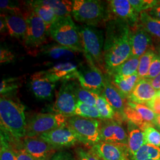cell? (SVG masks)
Listing matches in <instances>:
<instances>
[{"label":"cell","instance_id":"33","mask_svg":"<svg viewBox=\"0 0 160 160\" xmlns=\"http://www.w3.org/2000/svg\"><path fill=\"white\" fill-rule=\"evenodd\" d=\"M73 116H78L86 118L102 119V117L96 106H92L78 101Z\"/></svg>","mask_w":160,"mask_h":160},{"label":"cell","instance_id":"21","mask_svg":"<svg viewBox=\"0 0 160 160\" xmlns=\"http://www.w3.org/2000/svg\"><path fill=\"white\" fill-rule=\"evenodd\" d=\"M1 14L6 20L9 34L12 38L23 40V42L27 33L28 24L23 12Z\"/></svg>","mask_w":160,"mask_h":160},{"label":"cell","instance_id":"45","mask_svg":"<svg viewBox=\"0 0 160 160\" xmlns=\"http://www.w3.org/2000/svg\"><path fill=\"white\" fill-rule=\"evenodd\" d=\"M146 104L155 114L160 115V96L157 94L153 99Z\"/></svg>","mask_w":160,"mask_h":160},{"label":"cell","instance_id":"13","mask_svg":"<svg viewBox=\"0 0 160 160\" xmlns=\"http://www.w3.org/2000/svg\"><path fill=\"white\" fill-rule=\"evenodd\" d=\"M39 137L58 151L72 147L79 142L74 132L68 125L42 134Z\"/></svg>","mask_w":160,"mask_h":160},{"label":"cell","instance_id":"23","mask_svg":"<svg viewBox=\"0 0 160 160\" xmlns=\"http://www.w3.org/2000/svg\"><path fill=\"white\" fill-rule=\"evenodd\" d=\"M127 126L128 132V148L130 157L132 160L139 149L145 144L144 133L130 121L128 120Z\"/></svg>","mask_w":160,"mask_h":160},{"label":"cell","instance_id":"46","mask_svg":"<svg viewBox=\"0 0 160 160\" xmlns=\"http://www.w3.org/2000/svg\"><path fill=\"white\" fill-rule=\"evenodd\" d=\"M16 155V160H36L29 154L24 149H14Z\"/></svg>","mask_w":160,"mask_h":160},{"label":"cell","instance_id":"25","mask_svg":"<svg viewBox=\"0 0 160 160\" xmlns=\"http://www.w3.org/2000/svg\"><path fill=\"white\" fill-rule=\"evenodd\" d=\"M111 77L113 78L112 80L114 86L126 98L129 96L138 81L140 80L137 73L128 77L114 75Z\"/></svg>","mask_w":160,"mask_h":160},{"label":"cell","instance_id":"47","mask_svg":"<svg viewBox=\"0 0 160 160\" xmlns=\"http://www.w3.org/2000/svg\"><path fill=\"white\" fill-rule=\"evenodd\" d=\"M147 12H148L149 14L152 16L160 20V4L159 2V4L157 6H155L153 8L147 10Z\"/></svg>","mask_w":160,"mask_h":160},{"label":"cell","instance_id":"14","mask_svg":"<svg viewBox=\"0 0 160 160\" xmlns=\"http://www.w3.org/2000/svg\"><path fill=\"white\" fill-rule=\"evenodd\" d=\"M110 20L119 19L129 24L131 29L139 23V14L135 11L129 0L108 1Z\"/></svg>","mask_w":160,"mask_h":160},{"label":"cell","instance_id":"24","mask_svg":"<svg viewBox=\"0 0 160 160\" xmlns=\"http://www.w3.org/2000/svg\"><path fill=\"white\" fill-rule=\"evenodd\" d=\"M26 5L28 6L49 27L58 17L51 8L49 6L40 4L38 0L28 1L26 2Z\"/></svg>","mask_w":160,"mask_h":160},{"label":"cell","instance_id":"49","mask_svg":"<svg viewBox=\"0 0 160 160\" xmlns=\"http://www.w3.org/2000/svg\"><path fill=\"white\" fill-rule=\"evenodd\" d=\"M155 90L160 91V74L152 79H147Z\"/></svg>","mask_w":160,"mask_h":160},{"label":"cell","instance_id":"28","mask_svg":"<svg viewBox=\"0 0 160 160\" xmlns=\"http://www.w3.org/2000/svg\"><path fill=\"white\" fill-rule=\"evenodd\" d=\"M10 135L1 129V160H16L15 150L10 142Z\"/></svg>","mask_w":160,"mask_h":160},{"label":"cell","instance_id":"41","mask_svg":"<svg viewBox=\"0 0 160 160\" xmlns=\"http://www.w3.org/2000/svg\"><path fill=\"white\" fill-rule=\"evenodd\" d=\"M160 74V55L156 53L145 79H152Z\"/></svg>","mask_w":160,"mask_h":160},{"label":"cell","instance_id":"48","mask_svg":"<svg viewBox=\"0 0 160 160\" xmlns=\"http://www.w3.org/2000/svg\"><path fill=\"white\" fill-rule=\"evenodd\" d=\"M0 30H1V34L4 35V34H9L6 20L4 18V17L1 14V19H0Z\"/></svg>","mask_w":160,"mask_h":160},{"label":"cell","instance_id":"11","mask_svg":"<svg viewBox=\"0 0 160 160\" xmlns=\"http://www.w3.org/2000/svg\"><path fill=\"white\" fill-rule=\"evenodd\" d=\"M111 77L106 74L105 86L102 96L111 105L115 112L113 120L120 123L127 120L125 115V108L126 107V98L114 86L111 80Z\"/></svg>","mask_w":160,"mask_h":160},{"label":"cell","instance_id":"12","mask_svg":"<svg viewBox=\"0 0 160 160\" xmlns=\"http://www.w3.org/2000/svg\"><path fill=\"white\" fill-rule=\"evenodd\" d=\"M100 120L102 141L128 147V134L122 123L113 119Z\"/></svg>","mask_w":160,"mask_h":160},{"label":"cell","instance_id":"10","mask_svg":"<svg viewBox=\"0 0 160 160\" xmlns=\"http://www.w3.org/2000/svg\"><path fill=\"white\" fill-rule=\"evenodd\" d=\"M74 81L63 82L58 91L53 110L55 113L67 117L74 115L77 99L74 89Z\"/></svg>","mask_w":160,"mask_h":160},{"label":"cell","instance_id":"17","mask_svg":"<svg viewBox=\"0 0 160 160\" xmlns=\"http://www.w3.org/2000/svg\"><path fill=\"white\" fill-rule=\"evenodd\" d=\"M90 151L102 160H130L128 147L116 144L101 141Z\"/></svg>","mask_w":160,"mask_h":160},{"label":"cell","instance_id":"51","mask_svg":"<svg viewBox=\"0 0 160 160\" xmlns=\"http://www.w3.org/2000/svg\"><path fill=\"white\" fill-rule=\"evenodd\" d=\"M156 52H157V53L160 55V41H159L158 45L157 46V48H156Z\"/></svg>","mask_w":160,"mask_h":160},{"label":"cell","instance_id":"29","mask_svg":"<svg viewBox=\"0 0 160 160\" xmlns=\"http://www.w3.org/2000/svg\"><path fill=\"white\" fill-rule=\"evenodd\" d=\"M139 62V58L131 57L125 62H124L116 69L112 77L114 75L120 77H128L137 74Z\"/></svg>","mask_w":160,"mask_h":160},{"label":"cell","instance_id":"27","mask_svg":"<svg viewBox=\"0 0 160 160\" xmlns=\"http://www.w3.org/2000/svg\"><path fill=\"white\" fill-rule=\"evenodd\" d=\"M42 4L51 8L58 17L71 16L72 1L67 0H38Z\"/></svg>","mask_w":160,"mask_h":160},{"label":"cell","instance_id":"36","mask_svg":"<svg viewBox=\"0 0 160 160\" xmlns=\"http://www.w3.org/2000/svg\"><path fill=\"white\" fill-rule=\"evenodd\" d=\"M21 85L20 78L17 77L3 78L1 81V96H12Z\"/></svg>","mask_w":160,"mask_h":160},{"label":"cell","instance_id":"3","mask_svg":"<svg viewBox=\"0 0 160 160\" xmlns=\"http://www.w3.org/2000/svg\"><path fill=\"white\" fill-rule=\"evenodd\" d=\"M80 33L83 54L87 63L105 73L104 45L105 35L103 30L96 27L81 24L77 26Z\"/></svg>","mask_w":160,"mask_h":160},{"label":"cell","instance_id":"20","mask_svg":"<svg viewBox=\"0 0 160 160\" xmlns=\"http://www.w3.org/2000/svg\"><path fill=\"white\" fill-rule=\"evenodd\" d=\"M157 92L147 79H140L127 99L132 103L145 104L153 99Z\"/></svg>","mask_w":160,"mask_h":160},{"label":"cell","instance_id":"1","mask_svg":"<svg viewBox=\"0 0 160 160\" xmlns=\"http://www.w3.org/2000/svg\"><path fill=\"white\" fill-rule=\"evenodd\" d=\"M131 28L119 19L110 20L106 23L104 45L105 74L112 77L114 71L131 57Z\"/></svg>","mask_w":160,"mask_h":160},{"label":"cell","instance_id":"5","mask_svg":"<svg viewBox=\"0 0 160 160\" xmlns=\"http://www.w3.org/2000/svg\"><path fill=\"white\" fill-rule=\"evenodd\" d=\"M50 36L57 43L83 53L80 33L72 16L58 17L49 28Z\"/></svg>","mask_w":160,"mask_h":160},{"label":"cell","instance_id":"43","mask_svg":"<svg viewBox=\"0 0 160 160\" xmlns=\"http://www.w3.org/2000/svg\"><path fill=\"white\" fill-rule=\"evenodd\" d=\"M14 55L10 50L5 47H1L0 50V61L1 63L12 62L14 60Z\"/></svg>","mask_w":160,"mask_h":160},{"label":"cell","instance_id":"34","mask_svg":"<svg viewBox=\"0 0 160 160\" xmlns=\"http://www.w3.org/2000/svg\"><path fill=\"white\" fill-rule=\"evenodd\" d=\"M156 53V51L149 50L139 58L137 74L140 79L145 78L147 76L150 66Z\"/></svg>","mask_w":160,"mask_h":160},{"label":"cell","instance_id":"18","mask_svg":"<svg viewBox=\"0 0 160 160\" xmlns=\"http://www.w3.org/2000/svg\"><path fill=\"white\" fill-rule=\"evenodd\" d=\"M23 148L36 160H48L58 151L39 137H26L23 139Z\"/></svg>","mask_w":160,"mask_h":160},{"label":"cell","instance_id":"8","mask_svg":"<svg viewBox=\"0 0 160 160\" xmlns=\"http://www.w3.org/2000/svg\"><path fill=\"white\" fill-rule=\"evenodd\" d=\"M68 117L56 113H39L27 122L26 137H35L67 125Z\"/></svg>","mask_w":160,"mask_h":160},{"label":"cell","instance_id":"53","mask_svg":"<svg viewBox=\"0 0 160 160\" xmlns=\"http://www.w3.org/2000/svg\"><path fill=\"white\" fill-rule=\"evenodd\" d=\"M159 2H160V1H159Z\"/></svg>","mask_w":160,"mask_h":160},{"label":"cell","instance_id":"4","mask_svg":"<svg viewBox=\"0 0 160 160\" xmlns=\"http://www.w3.org/2000/svg\"><path fill=\"white\" fill-rule=\"evenodd\" d=\"M72 4L71 16L81 24L97 28L110 20L108 1L74 0Z\"/></svg>","mask_w":160,"mask_h":160},{"label":"cell","instance_id":"30","mask_svg":"<svg viewBox=\"0 0 160 160\" xmlns=\"http://www.w3.org/2000/svg\"><path fill=\"white\" fill-rule=\"evenodd\" d=\"M132 160H160V147L145 143Z\"/></svg>","mask_w":160,"mask_h":160},{"label":"cell","instance_id":"42","mask_svg":"<svg viewBox=\"0 0 160 160\" xmlns=\"http://www.w3.org/2000/svg\"><path fill=\"white\" fill-rule=\"evenodd\" d=\"M77 160H102L92 151H87L82 148H77L75 150Z\"/></svg>","mask_w":160,"mask_h":160},{"label":"cell","instance_id":"37","mask_svg":"<svg viewBox=\"0 0 160 160\" xmlns=\"http://www.w3.org/2000/svg\"><path fill=\"white\" fill-rule=\"evenodd\" d=\"M127 104L133 109H135L142 116L143 120L154 124L157 115L147 106L142 104L132 103L129 101H128Z\"/></svg>","mask_w":160,"mask_h":160},{"label":"cell","instance_id":"31","mask_svg":"<svg viewBox=\"0 0 160 160\" xmlns=\"http://www.w3.org/2000/svg\"><path fill=\"white\" fill-rule=\"evenodd\" d=\"M124 112L127 120L130 121L134 123L142 132L145 131L149 127H154L153 123H149L143 120L142 116L137 111L130 106H129L127 103Z\"/></svg>","mask_w":160,"mask_h":160},{"label":"cell","instance_id":"44","mask_svg":"<svg viewBox=\"0 0 160 160\" xmlns=\"http://www.w3.org/2000/svg\"><path fill=\"white\" fill-rule=\"evenodd\" d=\"M48 160H75V159L70 152L62 149L58 151Z\"/></svg>","mask_w":160,"mask_h":160},{"label":"cell","instance_id":"7","mask_svg":"<svg viewBox=\"0 0 160 160\" xmlns=\"http://www.w3.org/2000/svg\"><path fill=\"white\" fill-rule=\"evenodd\" d=\"M67 125L74 132L79 142L90 148L102 141L100 119L72 116L68 118Z\"/></svg>","mask_w":160,"mask_h":160},{"label":"cell","instance_id":"16","mask_svg":"<svg viewBox=\"0 0 160 160\" xmlns=\"http://www.w3.org/2000/svg\"><path fill=\"white\" fill-rule=\"evenodd\" d=\"M56 83L47 75L45 71L36 72L30 77L29 86L32 92L39 100H51Z\"/></svg>","mask_w":160,"mask_h":160},{"label":"cell","instance_id":"35","mask_svg":"<svg viewBox=\"0 0 160 160\" xmlns=\"http://www.w3.org/2000/svg\"><path fill=\"white\" fill-rule=\"evenodd\" d=\"M96 108L99 112L102 119H113L115 112L106 99L102 95H97Z\"/></svg>","mask_w":160,"mask_h":160},{"label":"cell","instance_id":"9","mask_svg":"<svg viewBox=\"0 0 160 160\" xmlns=\"http://www.w3.org/2000/svg\"><path fill=\"white\" fill-rule=\"evenodd\" d=\"M106 74L89 63L78 66V78L80 86L86 90L102 95L105 86Z\"/></svg>","mask_w":160,"mask_h":160},{"label":"cell","instance_id":"39","mask_svg":"<svg viewBox=\"0 0 160 160\" xmlns=\"http://www.w3.org/2000/svg\"><path fill=\"white\" fill-rule=\"evenodd\" d=\"M143 133L145 143L160 147V132L154 127H149Z\"/></svg>","mask_w":160,"mask_h":160},{"label":"cell","instance_id":"15","mask_svg":"<svg viewBox=\"0 0 160 160\" xmlns=\"http://www.w3.org/2000/svg\"><path fill=\"white\" fill-rule=\"evenodd\" d=\"M130 42L132 57L139 58L149 50L156 51L153 38L142 28L139 23L137 27L131 29Z\"/></svg>","mask_w":160,"mask_h":160},{"label":"cell","instance_id":"40","mask_svg":"<svg viewBox=\"0 0 160 160\" xmlns=\"http://www.w3.org/2000/svg\"><path fill=\"white\" fill-rule=\"evenodd\" d=\"M1 14H10V13H20L22 12L20 8L17 6L16 2L10 1L1 0L0 1Z\"/></svg>","mask_w":160,"mask_h":160},{"label":"cell","instance_id":"6","mask_svg":"<svg viewBox=\"0 0 160 160\" xmlns=\"http://www.w3.org/2000/svg\"><path fill=\"white\" fill-rule=\"evenodd\" d=\"M23 15L28 24L27 33L23 41L24 46L30 51L39 52L46 45L49 33V27L28 6Z\"/></svg>","mask_w":160,"mask_h":160},{"label":"cell","instance_id":"52","mask_svg":"<svg viewBox=\"0 0 160 160\" xmlns=\"http://www.w3.org/2000/svg\"><path fill=\"white\" fill-rule=\"evenodd\" d=\"M157 94L160 96V91H158V92H157Z\"/></svg>","mask_w":160,"mask_h":160},{"label":"cell","instance_id":"32","mask_svg":"<svg viewBox=\"0 0 160 160\" xmlns=\"http://www.w3.org/2000/svg\"><path fill=\"white\" fill-rule=\"evenodd\" d=\"M74 89L78 101L90 106H96L98 94L82 88L80 86L79 82L77 83L75 81L74 84Z\"/></svg>","mask_w":160,"mask_h":160},{"label":"cell","instance_id":"19","mask_svg":"<svg viewBox=\"0 0 160 160\" xmlns=\"http://www.w3.org/2000/svg\"><path fill=\"white\" fill-rule=\"evenodd\" d=\"M48 77L53 82L74 81L78 78V66L71 62H63L55 64L45 71Z\"/></svg>","mask_w":160,"mask_h":160},{"label":"cell","instance_id":"22","mask_svg":"<svg viewBox=\"0 0 160 160\" xmlns=\"http://www.w3.org/2000/svg\"><path fill=\"white\" fill-rule=\"evenodd\" d=\"M39 52L46 57L56 60H70L74 58L77 54L79 53L57 43H50L42 46Z\"/></svg>","mask_w":160,"mask_h":160},{"label":"cell","instance_id":"26","mask_svg":"<svg viewBox=\"0 0 160 160\" xmlns=\"http://www.w3.org/2000/svg\"><path fill=\"white\" fill-rule=\"evenodd\" d=\"M139 24L152 38L160 41V20L151 16L147 11L139 14Z\"/></svg>","mask_w":160,"mask_h":160},{"label":"cell","instance_id":"2","mask_svg":"<svg viewBox=\"0 0 160 160\" xmlns=\"http://www.w3.org/2000/svg\"><path fill=\"white\" fill-rule=\"evenodd\" d=\"M25 106L12 96H1V129L7 132L16 141L26 137L27 122L24 113Z\"/></svg>","mask_w":160,"mask_h":160},{"label":"cell","instance_id":"38","mask_svg":"<svg viewBox=\"0 0 160 160\" xmlns=\"http://www.w3.org/2000/svg\"><path fill=\"white\" fill-rule=\"evenodd\" d=\"M129 2L139 14L159 4V1L155 0H129Z\"/></svg>","mask_w":160,"mask_h":160},{"label":"cell","instance_id":"50","mask_svg":"<svg viewBox=\"0 0 160 160\" xmlns=\"http://www.w3.org/2000/svg\"><path fill=\"white\" fill-rule=\"evenodd\" d=\"M154 126H155L158 129L160 130V115H157L156 119L154 123Z\"/></svg>","mask_w":160,"mask_h":160}]
</instances>
